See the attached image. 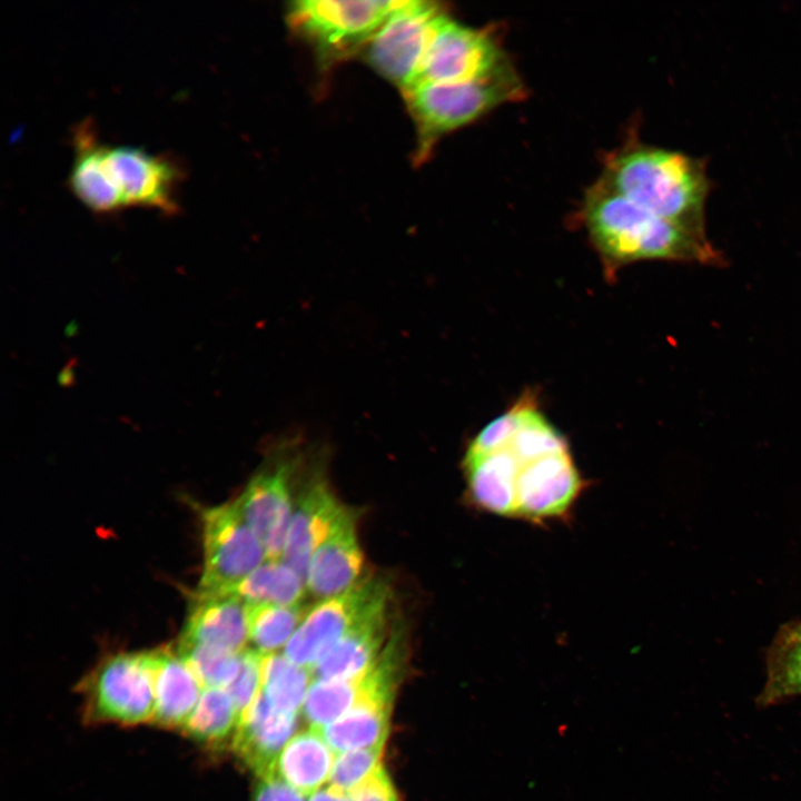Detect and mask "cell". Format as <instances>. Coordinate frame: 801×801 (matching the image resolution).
Here are the masks:
<instances>
[{"mask_svg": "<svg viewBox=\"0 0 801 801\" xmlns=\"http://www.w3.org/2000/svg\"><path fill=\"white\" fill-rule=\"evenodd\" d=\"M528 395L487 424L463 458L467 493L482 511L535 524L570 516L586 487L566 438Z\"/></svg>", "mask_w": 801, "mask_h": 801, "instance_id": "6da1fadb", "label": "cell"}, {"mask_svg": "<svg viewBox=\"0 0 801 801\" xmlns=\"http://www.w3.org/2000/svg\"><path fill=\"white\" fill-rule=\"evenodd\" d=\"M582 217L607 268L642 259L710 258L700 229L662 219L597 179L586 191Z\"/></svg>", "mask_w": 801, "mask_h": 801, "instance_id": "7a4b0ae2", "label": "cell"}, {"mask_svg": "<svg viewBox=\"0 0 801 801\" xmlns=\"http://www.w3.org/2000/svg\"><path fill=\"white\" fill-rule=\"evenodd\" d=\"M600 179L654 216L702 230L708 181L695 160L630 141L605 158Z\"/></svg>", "mask_w": 801, "mask_h": 801, "instance_id": "3957f363", "label": "cell"}, {"mask_svg": "<svg viewBox=\"0 0 801 801\" xmlns=\"http://www.w3.org/2000/svg\"><path fill=\"white\" fill-rule=\"evenodd\" d=\"M403 95L419 132L421 154L445 134L462 128L497 107L525 98V85L511 61L491 76L468 82H419Z\"/></svg>", "mask_w": 801, "mask_h": 801, "instance_id": "277c9868", "label": "cell"}, {"mask_svg": "<svg viewBox=\"0 0 801 801\" xmlns=\"http://www.w3.org/2000/svg\"><path fill=\"white\" fill-rule=\"evenodd\" d=\"M446 14L436 2L400 1L365 44L368 63L400 90L411 87Z\"/></svg>", "mask_w": 801, "mask_h": 801, "instance_id": "5b68a950", "label": "cell"}, {"mask_svg": "<svg viewBox=\"0 0 801 801\" xmlns=\"http://www.w3.org/2000/svg\"><path fill=\"white\" fill-rule=\"evenodd\" d=\"M389 589L377 578L362 580L348 591L319 600L309 609L284 647V655L312 671L319 659L367 616L386 610Z\"/></svg>", "mask_w": 801, "mask_h": 801, "instance_id": "8992f818", "label": "cell"}, {"mask_svg": "<svg viewBox=\"0 0 801 801\" xmlns=\"http://www.w3.org/2000/svg\"><path fill=\"white\" fill-rule=\"evenodd\" d=\"M91 721L138 724L152 721L154 674L150 654L117 653L103 660L86 683Z\"/></svg>", "mask_w": 801, "mask_h": 801, "instance_id": "52a82bcc", "label": "cell"}, {"mask_svg": "<svg viewBox=\"0 0 801 801\" xmlns=\"http://www.w3.org/2000/svg\"><path fill=\"white\" fill-rule=\"evenodd\" d=\"M508 61L494 27L465 26L446 14L413 85L475 81L491 76Z\"/></svg>", "mask_w": 801, "mask_h": 801, "instance_id": "ba28073f", "label": "cell"}, {"mask_svg": "<svg viewBox=\"0 0 801 801\" xmlns=\"http://www.w3.org/2000/svg\"><path fill=\"white\" fill-rule=\"evenodd\" d=\"M204 568L198 592L227 593L266 560L235 503L202 511Z\"/></svg>", "mask_w": 801, "mask_h": 801, "instance_id": "9c48e42d", "label": "cell"}, {"mask_svg": "<svg viewBox=\"0 0 801 801\" xmlns=\"http://www.w3.org/2000/svg\"><path fill=\"white\" fill-rule=\"evenodd\" d=\"M400 1L299 0L288 20L322 51H342L366 44Z\"/></svg>", "mask_w": 801, "mask_h": 801, "instance_id": "30bf717a", "label": "cell"}, {"mask_svg": "<svg viewBox=\"0 0 801 801\" xmlns=\"http://www.w3.org/2000/svg\"><path fill=\"white\" fill-rule=\"evenodd\" d=\"M294 463L279 459L258 472L234 502L260 540L267 560H281L294 504L290 482Z\"/></svg>", "mask_w": 801, "mask_h": 801, "instance_id": "8fae6325", "label": "cell"}, {"mask_svg": "<svg viewBox=\"0 0 801 801\" xmlns=\"http://www.w3.org/2000/svg\"><path fill=\"white\" fill-rule=\"evenodd\" d=\"M105 157L125 207H148L165 214L178 210L181 172L174 160L131 146H105Z\"/></svg>", "mask_w": 801, "mask_h": 801, "instance_id": "7c38bea8", "label": "cell"}, {"mask_svg": "<svg viewBox=\"0 0 801 801\" xmlns=\"http://www.w3.org/2000/svg\"><path fill=\"white\" fill-rule=\"evenodd\" d=\"M363 568L355 515L346 507L309 561L307 593L318 600L342 594L360 582Z\"/></svg>", "mask_w": 801, "mask_h": 801, "instance_id": "4fadbf2b", "label": "cell"}, {"mask_svg": "<svg viewBox=\"0 0 801 801\" xmlns=\"http://www.w3.org/2000/svg\"><path fill=\"white\" fill-rule=\"evenodd\" d=\"M297 728V714L277 710L260 689L233 738L237 756L259 779L275 775L276 761Z\"/></svg>", "mask_w": 801, "mask_h": 801, "instance_id": "5bb4252c", "label": "cell"}, {"mask_svg": "<svg viewBox=\"0 0 801 801\" xmlns=\"http://www.w3.org/2000/svg\"><path fill=\"white\" fill-rule=\"evenodd\" d=\"M326 481H312L294 503L281 561L305 582L309 561L345 511Z\"/></svg>", "mask_w": 801, "mask_h": 801, "instance_id": "9a60e30c", "label": "cell"}, {"mask_svg": "<svg viewBox=\"0 0 801 801\" xmlns=\"http://www.w3.org/2000/svg\"><path fill=\"white\" fill-rule=\"evenodd\" d=\"M179 643L243 652L248 643L246 603L228 593L197 592Z\"/></svg>", "mask_w": 801, "mask_h": 801, "instance_id": "2e32d148", "label": "cell"}, {"mask_svg": "<svg viewBox=\"0 0 801 801\" xmlns=\"http://www.w3.org/2000/svg\"><path fill=\"white\" fill-rule=\"evenodd\" d=\"M149 654L155 688L152 722L182 729L205 688L177 650L159 649Z\"/></svg>", "mask_w": 801, "mask_h": 801, "instance_id": "e0dca14e", "label": "cell"}, {"mask_svg": "<svg viewBox=\"0 0 801 801\" xmlns=\"http://www.w3.org/2000/svg\"><path fill=\"white\" fill-rule=\"evenodd\" d=\"M75 160L69 176L71 191L92 211L107 214L125 207L121 192L108 168L105 145L89 123L75 131Z\"/></svg>", "mask_w": 801, "mask_h": 801, "instance_id": "ac0fdd59", "label": "cell"}, {"mask_svg": "<svg viewBox=\"0 0 801 801\" xmlns=\"http://www.w3.org/2000/svg\"><path fill=\"white\" fill-rule=\"evenodd\" d=\"M386 616L387 609L350 629L314 665L313 675L324 680H348L366 673L386 644Z\"/></svg>", "mask_w": 801, "mask_h": 801, "instance_id": "d6986e66", "label": "cell"}, {"mask_svg": "<svg viewBox=\"0 0 801 801\" xmlns=\"http://www.w3.org/2000/svg\"><path fill=\"white\" fill-rule=\"evenodd\" d=\"M392 696L362 700L335 722L317 729L334 752L383 749L388 735Z\"/></svg>", "mask_w": 801, "mask_h": 801, "instance_id": "ffe728a7", "label": "cell"}, {"mask_svg": "<svg viewBox=\"0 0 801 801\" xmlns=\"http://www.w3.org/2000/svg\"><path fill=\"white\" fill-rule=\"evenodd\" d=\"M334 751L319 730L310 728L294 735L281 750L275 775L301 794H312L328 779Z\"/></svg>", "mask_w": 801, "mask_h": 801, "instance_id": "44dd1931", "label": "cell"}, {"mask_svg": "<svg viewBox=\"0 0 801 801\" xmlns=\"http://www.w3.org/2000/svg\"><path fill=\"white\" fill-rule=\"evenodd\" d=\"M380 688L379 676L373 668L355 679H316L303 704L304 716L312 728L322 729L342 718L362 700L378 693Z\"/></svg>", "mask_w": 801, "mask_h": 801, "instance_id": "7402d4cb", "label": "cell"}, {"mask_svg": "<svg viewBox=\"0 0 801 801\" xmlns=\"http://www.w3.org/2000/svg\"><path fill=\"white\" fill-rule=\"evenodd\" d=\"M801 695V622L785 624L767 653V680L756 700L760 706Z\"/></svg>", "mask_w": 801, "mask_h": 801, "instance_id": "603a6c76", "label": "cell"}, {"mask_svg": "<svg viewBox=\"0 0 801 801\" xmlns=\"http://www.w3.org/2000/svg\"><path fill=\"white\" fill-rule=\"evenodd\" d=\"M248 603L303 604V578L281 560H266L228 592Z\"/></svg>", "mask_w": 801, "mask_h": 801, "instance_id": "cb8c5ba5", "label": "cell"}, {"mask_svg": "<svg viewBox=\"0 0 801 801\" xmlns=\"http://www.w3.org/2000/svg\"><path fill=\"white\" fill-rule=\"evenodd\" d=\"M308 610L303 604H246L248 642L261 654L285 647Z\"/></svg>", "mask_w": 801, "mask_h": 801, "instance_id": "d4e9b609", "label": "cell"}, {"mask_svg": "<svg viewBox=\"0 0 801 801\" xmlns=\"http://www.w3.org/2000/svg\"><path fill=\"white\" fill-rule=\"evenodd\" d=\"M240 715L224 688H205L187 723L181 730L199 742L220 744L234 738Z\"/></svg>", "mask_w": 801, "mask_h": 801, "instance_id": "484cf974", "label": "cell"}, {"mask_svg": "<svg viewBox=\"0 0 801 801\" xmlns=\"http://www.w3.org/2000/svg\"><path fill=\"white\" fill-rule=\"evenodd\" d=\"M312 671L284 654H263L261 690L279 711L297 714L312 684Z\"/></svg>", "mask_w": 801, "mask_h": 801, "instance_id": "4316f807", "label": "cell"}, {"mask_svg": "<svg viewBox=\"0 0 801 801\" xmlns=\"http://www.w3.org/2000/svg\"><path fill=\"white\" fill-rule=\"evenodd\" d=\"M178 653L192 669L204 688L226 689L235 679L240 653L215 646L178 643Z\"/></svg>", "mask_w": 801, "mask_h": 801, "instance_id": "83f0119b", "label": "cell"}, {"mask_svg": "<svg viewBox=\"0 0 801 801\" xmlns=\"http://www.w3.org/2000/svg\"><path fill=\"white\" fill-rule=\"evenodd\" d=\"M383 749H359L339 753L329 775L330 787L349 793L380 767Z\"/></svg>", "mask_w": 801, "mask_h": 801, "instance_id": "f1b7e54d", "label": "cell"}, {"mask_svg": "<svg viewBox=\"0 0 801 801\" xmlns=\"http://www.w3.org/2000/svg\"><path fill=\"white\" fill-rule=\"evenodd\" d=\"M261 653L254 649L244 650L240 654L238 672L231 683L226 688L240 716L261 689Z\"/></svg>", "mask_w": 801, "mask_h": 801, "instance_id": "f546056e", "label": "cell"}, {"mask_svg": "<svg viewBox=\"0 0 801 801\" xmlns=\"http://www.w3.org/2000/svg\"><path fill=\"white\" fill-rule=\"evenodd\" d=\"M349 795L353 801H398L392 780L383 767L352 790Z\"/></svg>", "mask_w": 801, "mask_h": 801, "instance_id": "4dcf8cb0", "label": "cell"}, {"mask_svg": "<svg viewBox=\"0 0 801 801\" xmlns=\"http://www.w3.org/2000/svg\"><path fill=\"white\" fill-rule=\"evenodd\" d=\"M253 801H304L301 793L276 775L260 779Z\"/></svg>", "mask_w": 801, "mask_h": 801, "instance_id": "1f68e13d", "label": "cell"}, {"mask_svg": "<svg viewBox=\"0 0 801 801\" xmlns=\"http://www.w3.org/2000/svg\"><path fill=\"white\" fill-rule=\"evenodd\" d=\"M308 801H353V799L347 792L327 787L312 793Z\"/></svg>", "mask_w": 801, "mask_h": 801, "instance_id": "d6a6232c", "label": "cell"}]
</instances>
